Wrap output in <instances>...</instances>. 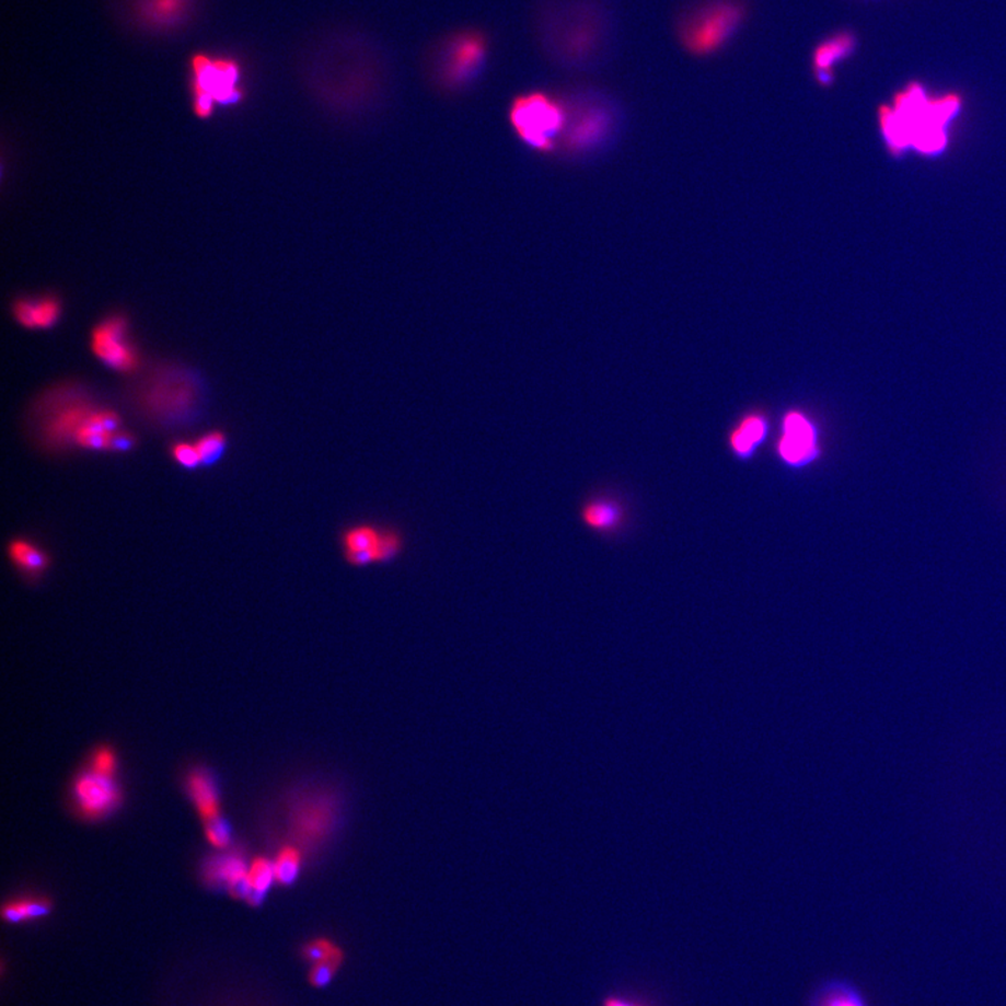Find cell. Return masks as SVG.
Returning <instances> with one entry per match:
<instances>
[{"label":"cell","instance_id":"cell-1","mask_svg":"<svg viewBox=\"0 0 1006 1006\" xmlns=\"http://www.w3.org/2000/svg\"><path fill=\"white\" fill-rule=\"evenodd\" d=\"M307 82L323 107L347 123L371 119L392 97L391 53L375 35L357 27L328 30L305 55Z\"/></svg>","mask_w":1006,"mask_h":1006},{"label":"cell","instance_id":"cell-2","mask_svg":"<svg viewBox=\"0 0 1006 1006\" xmlns=\"http://www.w3.org/2000/svg\"><path fill=\"white\" fill-rule=\"evenodd\" d=\"M533 34L550 62L581 69L604 57L611 23L601 0H537Z\"/></svg>","mask_w":1006,"mask_h":1006},{"label":"cell","instance_id":"cell-3","mask_svg":"<svg viewBox=\"0 0 1006 1006\" xmlns=\"http://www.w3.org/2000/svg\"><path fill=\"white\" fill-rule=\"evenodd\" d=\"M960 107L958 94L932 99L922 84L912 83L897 94L892 107L879 109V125L892 154L903 153L909 146L920 153L938 154L947 148V126Z\"/></svg>","mask_w":1006,"mask_h":1006},{"label":"cell","instance_id":"cell-4","mask_svg":"<svg viewBox=\"0 0 1006 1006\" xmlns=\"http://www.w3.org/2000/svg\"><path fill=\"white\" fill-rule=\"evenodd\" d=\"M492 42L478 28H459L435 39L424 55L427 82L437 93L459 95L482 78Z\"/></svg>","mask_w":1006,"mask_h":1006},{"label":"cell","instance_id":"cell-5","mask_svg":"<svg viewBox=\"0 0 1006 1006\" xmlns=\"http://www.w3.org/2000/svg\"><path fill=\"white\" fill-rule=\"evenodd\" d=\"M744 0H696L681 13L677 37L694 57H710L725 48L747 19Z\"/></svg>","mask_w":1006,"mask_h":1006},{"label":"cell","instance_id":"cell-6","mask_svg":"<svg viewBox=\"0 0 1006 1006\" xmlns=\"http://www.w3.org/2000/svg\"><path fill=\"white\" fill-rule=\"evenodd\" d=\"M192 111L200 119L210 118L219 107H234L245 97L240 60L204 50L189 58Z\"/></svg>","mask_w":1006,"mask_h":1006},{"label":"cell","instance_id":"cell-7","mask_svg":"<svg viewBox=\"0 0 1006 1006\" xmlns=\"http://www.w3.org/2000/svg\"><path fill=\"white\" fill-rule=\"evenodd\" d=\"M510 128L529 149L553 153L559 148L566 124L564 99L543 90L516 95L508 111Z\"/></svg>","mask_w":1006,"mask_h":1006},{"label":"cell","instance_id":"cell-8","mask_svg":"<svg viewBox=\"0 0 1006 1006\" xmlns=\"http://www.w3.org/2000/svg\"><path fill=\"white\" fill-rule=\"evenodd\" d=\"M90 348L103 366L119 373H131L139 368L140 357L129 335V323L123 315L104 317L93 327Z\"/></svg>","mask_w":1006,"mask_h":1006},{"label":"cell","instance_id":"cell-9","mask_svg":"<svg viewBox=\"0 0 1006 1006\" xmlns=\"http://www.w3.org/2000/svg\"><path fill=\"white\" fill-rule=\"evenodd\" d=\"M777 453L782 462L791 469H802L816 462L821 449L818 442V428L810 417L798 409L786 413Z\"/></svg>","mask_w":1006,"mask_h":1006},{"label":"cell","instance_id":"cell-10","mask_svg":"<svg viewBox=\"0 0 1006 1006\" xmlns=\"http://www.w3.org/2000/svg\"><path fill=\"white\" fill-rule=\"evenodd\" d=\"M73 796L80 812L89 818L108 816L120 801V791L113 776L101 775L93 770L78 777Z\"/></svg>","mask_w":1006,"mask_h":1006},{"label":"cell","instance_id":"cell-11","mask_svg":"<svg viewBox=\"0 0 1006 1006\" xmlns=\"http://www.w3.org/2000/svg\"><path fill=\"white\" fill-rule=\"evenodd\" d=\"M385 524L357 522L344 525L338 533L344 563L351 568L363 569L378 565V545L381 543Z\"/></svg>","mask_w":1006,"mask_h":1006},{"label":"cell","instance_id":"cell-12","mask_svg":"<svg viewBox=\"0 0 1006 1006\" xmlns=\"http://www.w3.org/2000/svg\"><path fill=\"white\" fill-rule=\"evenodd\" d=\"M95 409L93 404L84 402L83 398L72 397L68 403H60L57 407L50 408V414L45 435L50 441L57 443V447L65 444H76V438L80 429L89 423Z\"/></svg>","mask_w":1006,"mask_h":1006},{"label":"cell","instance_id":"cell-13","mask_svg":"<svg viewBox=\"0 0 1006 1006\" xmlns=\"http://www.w3.org/2000/svg\"><path fill=\"white\" fill-rule=\"evenodd\" d=\"M247 869L241 854L226 853L206 863L204 878L211 887H227L232 897L246 900L250 897Z\"/></svg>","mask_w":1006,"mask_h":1006},{"label":"cell","instance_id":"cell-14","mask_svg":"<svg viewBox=\"0 0 1006 1006\" xmlns=\"http://www.w3.org/2000/svg\"><path fill=\"white\" fill-rule=\"evenodd\" d=\"M13 316L20 326L28 331H49L62 317V303L54 296L20 298L13 303Z\"/></svg>","mask_w":1006,"mask_h":1006},{"label":"cell","instance_id":"cell-15","mask_svg":"<svg viewBox=\"0 0 1006 1006\" xmlns=\"http://www.w3.org/2000/svg\"><path fill=\"white\" fill-rule=\"evenodd\" d=\"M857 47L856 37L848 32H839L823 39L813 49L812 69L822 85L833 82V68L851 57Z\"/></svg>","mask_w":1006,"mask_h":1006},{"label":"cell","instance_id":"cell-16","mask_svg":"<svg viewBox=\"0 0 1006 1006\" xmlns=\"http://www.w3.org/2000/svg\"><path fill=\"white\" fill-rule=\"evenodd\" d=\"M770 419L762 413L745 414L728 433V447L740 460H751L770 435Z\"/></svg>","mask_w":1006,"mask_h":1006},{"label":"cell","instance_id":"cell-17","mask_svg":"<svg viewBox=\"0 0 1006 1006\" xmlns=\"http://www.w3.org/2000/svg\"><path fill=\"white\" fill-rule=\"evenodd\" d=\"M580 520L594 533H613L624 520V508L615 499L594 497L580 507Z\"/></svg>","mask_w":1006,"mask_h":1006},{"label":"cell","instance_id":"cell-18","mask_svg":"<svg viewBox=\"0 0 1006 1006\" xmlns=\"http://www.w3.org/2000/svg\"><path fill=\"white\" fill-rule=\"evenodd\" d=\"M808 1006H868L856 985L847 980L831 979L812 991Z\"/></svg>","mask_w":1006,"mask_h":1006},{"label":"cell","instance_id":"cell-19","mask_svg":"<svg viewBox=\"0 0 1006 1006\" xmlns=\"http://www.w3.org/2000/svg\"><path fill=\"white\" fill-rule=\"evenodd\" d=\"M188 790L192 801L204 821L220 817L219 791L209 772L194 771L188 777Z\"/></svg>","mask_w":1006,"mask_h":1006},{"label":"cell","instance_id":"cell-20","mask_svg":"<svg viewBox=\"0 0 1006 1006\" xmlns=\"http://www.w3.org/2000/svg\"><path fill=\"white\" fill-rule=\"evenodd\" d=\"M8 554L13 565L30 578H37L43 575L49 566L48 554L39 548L33 541L25 539H14L10 541Z\"/></svg>","mask_w":1006,"mask_h":1006},{"label":"cell","instance_id":"cell-21","mask_svg":"<svg viewBox=\"0 0 1006 1006\" xmlns=\"http://www.w3.org/2000/svg\"><path fill=\"white\" fill-rule=\"evenodd\" d=\"M50 907L53 904L48 899L22 898L4 904L2 914L8 923L18 924L45 917L50 912Z\"/></svg>","mask_w":1006,"mask_h":1006},{"label":"cell","instance_id":"cell-22","mask_svg":"<svg viewBox=\"0 0 1006 1006\" xmlns=\"http://www.w3.org/2000/svg\"><path fill=\"white\" fill-rule=\"evenodd\" d=\"M275 881V866H273V863L266 858L255 859L250 869H247V884H250L247 903L252 904V906L261 904Z\"/></svg>","mask_w":1006,"mask_h":1006},{"label":"cell","instance_id":"cell-23","mask_svg":"<svg viewBox=\"0 0 1006 1006\" xmlns=\"http://www.w3.org/2000/svg\"><path fill=\"white\" fill-rule=\"evenodd\" d=\"M303 808L297 816V831L305 841H313L312 837L322 836L326 831L327 818L322 807Z\"/></svg>","mask_w":1006,"mask_h":1006},{"label":"cell","instance_id":"cell-24","mask_svg":"<svg viewBox=\"0 0 1006 1006\" xmlns=\"http://www.w3.org/2000/svg\"><path fill=\"white\" fill-rule=\"evenodd\" d=\"M275 866L276 881L281 884H291L301 871L302 854L298 848L287 846L273 863Z\"/></svg>","mask_w":1006,"mask_h":1006},{"label":"cell","instance_id":"cell-25","mask_svg":"<svg viewBox=\"0 0 1006 1006\" xmlns=\"http://www.w3.org/2000/svg\"><path fill=\"white\" fill-rule=\"evenodd\" d=\"M195 443L197 450H199L201 464L211 466L224 454L227 438L224 432L210 431L201 435Z\"/></svg>","mask_w":1006,"mask_h":1006},{"label":"cell","instance_id":"cell-26","mask_svg":"<svg viewBox=\"0 0 1006 1006\" xmlns=\"http://www.w3.org/2000/svg\"><path fill=\"white\" fill-rule=\"evenodd\" d=\"M303 958L308 962L315 964L320 962H333L342 964L343 962V952L336 947L335 944L328 941V939H315L310 944L305 945V948L302 950Z\"/></svg>","mask_w":1006,"mask_h":1006},{"label":"cell","instance_id":"cell-27","mask_svg":"<svg viewBox=\"0 0 1006 1006\" xmlns=\"http://www.w3.org/2000/svg\"><path fill=\"white\" fill-rule=\"evenodd\" d=\"M111 435L113 433L90 426L88 423L80 429L78 438H76V444H78L80 449L94 450V452H108Z\"/></svg>","mask_w":1006,"mask_h":1006},{"label":"cell","instance_id":"cell-28","mask_svg":"<svg viewBox=\"0 0 1006 1006\" xmlns=\"http://www.w3.org/2000/svg\"><path fill=\"white\" fill-rule=\"evenodd\" d=\"M206 836L211 846L224 851L230 846L231 829L224 818L217 817L206 822Z\"/></svg>","mask_w":1006,"mask_h":1006},{"label":"cell","instance_id":"cell-29","mask_svg":"<svg viewBox=\"0 0 1006 1006\" xmlns=\"http://www.w3.org/2000/svg\"><path fill=\"white\" fill-rule=\"evenodd\" d=\"M171 456L181 467L186 470H195L201 464L199 450H197L196 443L181 441L172 444Z\"/></svg>","mask_w":1006,"mask_h":1006},{"label":"cell","instance_id":"cell-30","mask_svg":"<svg viewBox=\"0 0 1006 1006\" xmlns=\"http://www.w3.org/2000/svg\"><path fill=\"white\" fill-rule=\"evenodd\" d=\"M91 770L101 773V775L113 776L116 770V756L114 751L103 748L93 755Z\"/></svg>","mask_w":1006,"mask_h":1006},{"label":"cell","instance_id":"cell-31","mask_svg":"<svg viewBox=\"0 0 1006 1006\" xmlns=\"http://www.w3.org/2000/svg\"><path fill=\"white\" fill-rule=\"evenodd\" d=\"M337 963L333 962H320L313 964V968L310 973V980L313 985L316 987H323L333 979V975L337 972Z\"/></svg>","mask_w":1006,"mask_h":1006},{"label":"cell","instance_id":"cell-32","mask_svg":"<svg viewBox=\"0 0 1006 1006\" xmlns=\"http://www.w3.org/2000/svg\"><path fill=\"white\" fill-rule=\"evenodd\" d=\"M135 447H136V438L134 433L126 432V431H123V429H119V431H116L113 435H111L108 452L126 453V452H129V450L134 449Z\"/></svg>","mask_w":1006,"mask_h":1006},{"label":"cell","instance_id":"cell-33","mask_svg":"<svg viewBox=\"0 0 1006 1006\" xmlns=\"http://www.w3.org/2000/svg\"><path fill=\"white\" fill-rule=\"evenodd\" d=\"M603 1006H645L638 1003H634L628 998L618 997V995H610L603 1001Z\"/></svg>","mask_w":1006,"mask_h":1006}]
</instances>
